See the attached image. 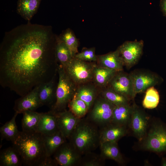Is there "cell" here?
Wrapping results in <instances>:
<instances>
[{
	"label": "cell",
	"mask_w": 166,
	"mask_h": 166,
	"mask_svg": "<svg viewBox=\"0 0 166 166\" xmlns=\"http://www.w3.org/2000/svg\"><path fill=\"white\" fill-rule=\"evenodd\" d=\"M50 26H18L6 34L0 47V83L21 97L51 80L55 55Z\"/></svg>",
	"instance_id": "1"
},
{
	"label": "cell",
	"mask_w": 166,
	"mask_h": 166,
	"mask_svg": "<svg viewBox=\"0 0 166 166\" xmlns=\"http://www.w3.org/2000/svg\"><path fill=\"white\" fill-rule=\"evenodd\" d=\"M18 150L23 164L28 166H41L47 157L44 145L43 135L36 132L19 131L12 142Z\"/></svg>",
	"instance_id": "2"
},
{
	"label": "cell",
	"mask_w": 166,
	"mask_h": 166,
	"mask_svg": "<svg viewBox=\"0 0 166 166\" xmlns=\"http://www.w3.org/2000/svg\"><path fill=\"white\" fill-rule=\"evenodd\" d=\"M68 140L82 156L99 146V128L85 117L80 119Z\"/></svg>",
	"instance_id": "3"
},
{
	"label": "cell",
	"mask_w": 166,
	"mask_h": 166,
	"mask_svg": "<svg viewBox=\"0 0 166 166\" xmlns=\"http://www.w3.org/2000/svg\"><path fill=\"white\" fill-rule=\"evenodd\" d=\"M134 148L152 152L159 156L166 154V123L159 118H151L144 136Z\"/></svg>",
	"instance_id": "4"
},
{
	"label": "cell",
	"mask_w": 166,
	"mask_h": 166,
	"mask_svg": "<svg viewBox=\"0 0 166 166\" xmlns=\"http://www.w3.org/2000/svg\"><path fill=\"white\" fill-rule=\"evenodd\" d=\"M58 82L56 89V101L50 111L56 113L66 109L74 97L77 90L76 84L61 64L57 65Z\"/></svg>",
	"instance_id": "5"
},
{
	"label": "cell",
	"mask_w": 166,
	"mask_h": 166,
	"mask_svg": "<svg viewBox=\"0 0 166 166\" xmlns=\"http://www.w3.org/2000/svg\"><path fill=\"white\" fill-rule=\"evenodd\" d=\"M115 106L101 95L96 98L86 117L101 128L111 122Z\"/></svg>",
	"instance_id": "6"
},
{
	"label": "cell",
	"mask_w": 166,
	"mask_h": 166,
	"mask_svg": "<svg viewBox=\"0 0 166 166\" xmlns=\"http://www.w3.org/2000/svg\"><path fill=\"white\" fill-rule=\"evenodd\" d=\"M95 65L74 57L64 68L74 82L76 85H80L89 82L93 79Z\"/></svg>",
	"instance_id": "7"
},
{
	"label": "cell",
	"mask_w": 166,
	"mask_h": 166,
	"mask_svg": "<svg viewBox=\"0 0 166 166\" xmlns=\"http://www.w3.org/2000/svg\"><path fill=\"white\" fill-rule=\"evenodd\" d=\"M128 126V134L136 138L138 141L144 138L148 128L151 118L135 102Z\"/></svg>",
	"instance_id": "8"
},
{
	"label": "cell",
	"mask_w": 166,
	"mask_h": 166,
	"mask_svg": "<svg viewBox=\"0 0 166 166\" xmlns=\"http://www.w3.org/2000/svg\"><path fill=\"white\" fill-rule=\"evenodd\" d=\"M129 74L135 97L137 93L146 91L149 87L154 86L162 81L156 74L145 70H135Z\"/></svg>",
	"instance_id": "9"
},
{
	"label": "cell",
	"mask_w": 166,
	"mask_h": 166,
	"mask_svg": "<svg viewBox=\"0 0 166 166\" xmlns=\"http://www.w3.org/2000/svg\"><path fill=\"white\" fill-rule=\"evenodd\" d=\"M144 46L143 40L126 41L117 48L123 62L124 66L130 69L136 64L142 52Z\"/></svg>",
	"instance_id": "10"
},
{
	"label": "cell",
	"mask_w": 166,
	"mask_h": 166,
	"mask_svg": "<svg viewBox=\"0 0 166 166\" xmlns=\"http://www.w3.org/2000/svg\"><path fill=\"white\" fill-rule=\"evenodd\" d=\"M52 156L58 165L78 166L82 155L67 141L58 148Z\"/></svg>",
	"instance_id": "11"
},
{
	"label": "cell",
	"mask_w": 166,
	"mask_h": 166,
	"mask_svg": "<svg viewBox=\"0 0 166 166\" xmlns=\"http://www.w3.org/2000/svg\"><path fill=\"white\" fill-rule=\"evenodd\" d=\"M107 86L130 101L133 100L135 98L129 73H125L123 70L117 72Z\"/></svg>",
	"instance_id": "12"
},
{
	"label": "cell",
	"mask_w": 166,
	"mask_h": 166,
	"mask_svg": "<svg viewBox=\"0 0 166 166\" xmlns=\"http://www.w3.org/2000/svg\"><path fill=\"white\" fill-rule=\"evenodd\" d=\"M38 86L15 101L14 107L15 112L19 114L22 113L26 111H35L38 108L42 106L38 96Z\"/></svg>",
	"instance_id": "13"
},
{
	"label": "cell",
	"mask_w": 166,
	"mask_h": 166,
	"mask_svg": "<svg viewBox=\"0 0 166 166\" xmlns=\"http://www.w3.org/2000/svg\"><path fill=\"white\" fill-rule=\"evenodd\" d=\"M56 113L58 129L68 140L80 119L75 116L69 110L65 109Z\"/></svg>",
	"instance_id": "14"
},
{
	"label": "cell",
	"mask_w": 166,
	"mask_h": 166,
	"mask_svg": "<svg viewBox=\"0 0 166 166\" xmlns=\"http://www.w3.org/2000/svg\"><path fill=\"white\" fill-rule=\"evenodd\" d=\"M99 129L100 143L106 141L118 142L128 132V127L111 122Z\"/></svg>",
	"instance_id": "15"
},
{
	"label": "cell",
	"mask_w": 166,
	"mask_h": 166,
	"mask_svg": "<svg viewBox=\"0 0 166 166\" xmlns=\"http://www.w3.org/2000/svg\"><path fill=\"white\" fill-rule=\"evenodd\" d=\"M54 76L50 81L38 86V96L42 105H45L51 108L56 101Z\"/></svg>",
	"instance_id": "16"
},
{
	"label": "cell",
	"mask_w": 166,
	"mask_h": 166,
	"mask_svg": "<svg viewBox=\"0 0 166 166\" xmlns=\"http://www.w3.org/2000/svg\"><path fill=\"white\" fill-rule=\"evenodd\" d=\"M58 130L56 113L50 111L42 113L36 132L46 135L53 134Z\"/></svg>",
	"instance_id": "17"
},
{
	"label": "cell",
	"mask_w": 166,
	"mask_h": 166,
	"mask_svg": "<svg viewBox=\"0 0 166 166\" xmlns=\"http://www.w3.org/2000/svg\"><path fill=\"white\" fill-rule=\"evenodd\" d=\"M99 147L100 154L105 159L113 160L120 165H124L125 161L119 148L117 142L106 141L100 143Z\"/></svg>",
	"instance_id": "18"
},
{
	"label": "cell",
	"mask_w": 166,
	"mask_h": 166,
	"mask_svg": "<svg viewBox=\"0 0 166 166\" xmlns=\"http://www.w3.org/2000/svg\"><path fill=\"white\" fill-rule=\"evenodd\" d=\"M98 65L112 69L117 71L123 70L122 59L117 49L116 51L97 56Z\"/></svg>",
	"instance_id": "19"
},
{
	"label": "cell",
	"mask_w": 166,
	"mask_h": 166,
	"mask_svg": "<svg viewBox=\"0 0 166 166\" xmlns=\"http://www.w3.org/2000/svg\"><path fill=\"white\" fill-rule=\"evenodd\" d=\"M42 0H18L17 12L30 22L39 8Z\"/></svg>",
	"instance_id": "20"
},
{
	"label": "cell",
	"mask_w": 166,
	"mask_h": 166,
	"mask_svg": "<svg viewBox=\"0 0 166 166\" xmlns=\"http://www.w3.org/2000/svg\"><path fill=\"white\" fill-rule=\"evenodd\" d=\"M42 135L47 157L52 156L58 148L67 140L59 130L51 134Z\"/></svg>",
	"instance_id": "21"
},
{
	"label": "cell",
	"mask_w": 166,
	"mask_h": 166,
	"mask_svg": "<svg viewBox=\"0 0 166 166\" xmlns=\"http://www.w3.org/2000/svg\"><path fill=\"white\" fill-rule=\"evenodd\" d=\"M132 111L130 103L116 106L113 109L111 122L128 127Z\"/></svg>",
	"instance_id": "22"
},
{
	"label": "cell",
	"mask_w": 166,
	"mask_h": 166,
	"mask_svg": "<svg viewBox=\"0 0 166 166\" xmlns=\"http://www.w3.org/2000/svg\"><path fill=\"white\" fill-rule=\"evenodd\" d=\"M22 164L19 153L13 146L5 148L1 151L0 166H20Z\"/></svg>",
	"instance_id": "23"
},
{
	"label": "cell",
	"mask_w": 166,
	"mask_h": 166,
	"mask_svg": "<svg viewBox=\"0 0 166 166\" xmlns=\"http://www.w3.org/2000/svg\"><path fill=\"white\" fill-rule=\"evenodd\" d=\"M117 72L114 70L95 64L94 67L93 79L97 86L105 87L108 85Z\"/></svg>",
	"instance_id": "24"
},
{
	"label": "cell",
	"mask_w": 166,
	"mask_h": 166,
	"mask_svg": "<svg viewBox=\"0 0 166 166\" xmlns=\"http://www.w3.org/2000/svg\"><path fill=\"white\" fill-rule=\"evenodd\" d=\"M75 95L86 104L89 111L98 97L95 88L90 85H83L80 86L77 89Z\"/></svg>",
	"instance_id": "25"
},
{
	"label": "cell",
	"mask_w": 166,
	"mask_h": 166,
	"mask_svg": "<svg viewBox=\"0 0 166 166\" xmlns=\"http://www.w3.org/2000/svg\"><path fill=\"white\" fill-rule=\"evenodd\" d=\"M22 131L26 132H36L42 113L35 111H28L22 113Z\"/></svg>",
	"instance_id": "26"
},
{
	"label": "cell",
	"mask_w": 166,
	"mask_h": 166,
	"mask_svg": "<svg viewBox=\"0 0 166 166\" xmlns=\"http://www.w3.org/2000/svg\"><path fill=\"white\" fill-rule=\"evenodd\" d=\"M55 55L56 60L64 68L70 63L73 58L68 48L65 43L58 37H57Z\"/></svg>",
	"instance_id": "27"
},
{
	"label": "cell",
	"mask_w": 166,
	"mask_h": 166,
	"mask_svg": "<svg viewBox=\"0 0 166 166\" xmlns=\"http://www.w3.org/2000/svg\"><path fill=\"white\" fill-rule=\"evenodd\" d=\"M18 114L15 112L12 119L0 127V132L2 139L13 142L17 137L19 132L15 121Z\"/></svg>",
	"instance_id": "28"
},
{
	"label": "cell",
	"mask_w": 166,
	"mask_h": 166,
	"mask_svg": "<svg viewBox=\"0 0 166 166\" xmlns=\"http://www.w3.org/2000/svg\"><path fill=\"white\" fill-rule=\"evenodd\" d=\"M68 106L69 110L80 119L85 117L89 112L86 104L75 95L69 103Z\"/></svg>",
	"instance_id": "29"
},
{
	"label": "cell",
	"mask_w": 166,
	"mask_h": 166,
	"mask_svg": "<svg viewBox=\"0 0 166 166\" xmlns=\"http://www.w3.org/2000/svg\"><path fill=\"white\" fill-rule=\"evenodd\" d=\"M104 88L101 95L115 106L130 103V101L128 98L108 86Z\"/></svg>",
	"instance_id": "30"
},
{
	"label": "cell",
	"mask_w": 166,
	"mask_h": 166,
	"mask_svg": "<svg viewBox=\"0 0 166 166\" xmlns=\"http://www.w3.org/2000/svg\"><path fill=\"white\" fill-rule=\"evenodd\" d=\"M105 160L100 154L90 152L82 156L78 166H103Z\"/></svg>",
	"instance_id": "31"
},
{
	"label": "cell",
	"mask_w": 166,
	"mask_h": 166,
	"mask_svg": "<svg viewBox=\"0 0 166 166\" xmlns=\"http://www.w3.org/2000/svg\"><path fill=\"white\" fill-rule=\"evenodd\" d=\"M159 101V93L154 86H152L146 90L145 96L142 101V105L145 109H153L158 106Z\"/></svg>",
	"instance_id": "32"
},
{
	"label": "cell",
	"mask_w": 166,
	"mask_h": 166,
	"mask_svg": "<svg viewBox=\"0 0 166 166\" xmlns=\"http://www.w3.org/2000/svg\"><path fill=\"white\" fill-rule=\"evenodd\" d=\"M69 49L73 58L78 53V42L73 32L69 29L64 31L59 38Z\"/></svg>",
	"instance_id": "33"
},
{
	"label": "cell",
	"mask_w": 166,
	"mask_h": 166,
	"mask_svg": "<svg viewBox=\"0 0 166 166\" xmlns=\"http://www.w3.org/2000/svg\"><path fill=\"white\" fill-rule=\"evenodd\" d=\"M97 56L95 54V49L94 47L86 48L82 51L77 53L74 57L87 62L96 61Z\"/></svg>",
	"instance_id": "34"
},
{
	"label": "cell",
	"mask_w": 166,
	"mask_h": 166,
	"mask_svg": "<svg viewBox=\"0 0 166 166\" xmlns=\"http://www.w3.org/2000/svg\"><path fill=\"white\" fill-rule=\"evenodd\" d=\"M160 6L163 14L166 16V0H161Z\"/></svg>",
	"instance_id": "35"
},
{
	"label": "cell",
	"mask_w": 166,
	"mask_h": 166,
	"mask_svg": "<svg viewBox=\"0 0 166 166\" xmlns=\"http://www.w3.org/2000/svg\"><path fill=\"white\" fill-rule=\"evenodd\" d=\"M161 164L162 166H166V157L162 158Z\"/></svg>",
	"instance_id": "36"
}]
</instances>
